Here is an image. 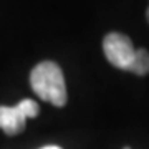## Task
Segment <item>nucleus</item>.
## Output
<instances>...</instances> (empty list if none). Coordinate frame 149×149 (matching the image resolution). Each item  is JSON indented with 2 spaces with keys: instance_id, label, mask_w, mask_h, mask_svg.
Wrapping results in <instances>:
<instances>
[{
  "instance_id": "f257e3e1",
  "label": "nucleus",
  "mask_w": 149,
  "mask_h": 149,
  "mask_svg": "<svg viewBox=\"0 0 149 149\" xmlns=\"http://www.w3.org/2000/svg\"><path fill=\"white\" fill-rule=\"evenodd\" d=\"M30 85L35 95L53 106H65L68 100L63 71L55 61H42L30 73Z\"/></svg>"
},
{
  "instance_id": "f03ea898",
  "label": "nucleus",
  "mask_w": 149,
  "mask_h": 149,
  "mask_svg": "<svg viewBox=\"0 0 149 149\" xmlns=\"http://www.w3.org/2000/svg\"><path fill=\"white\" fill-rule=\"evenodd\" d=\"M136 50L131 38L126 37L124 33L111 32L108 33L103 40V52L106 55L108 61L119 70L131 71L136 58Z\"/></svg>"
},
{
  "instance_id": "7ed1b4c3",
  "label": "nucleus",
  "mask_w": 149,
  "mask_h": 149,
  "mask_svg": "<svg viewBox=\"0 0 149 149\" xmlns=\"http://www.w3.org/2000/svg\"><path fill=\"white\" fill-rule=\"evenodd\" d=\"M40 106L33 100H22L15 106H0V129L7 136H17L23 133L25 121L28 118H37Z\"/></svg>"
},
{
  "instance_id": "20e7f679",
  "label": "nucleus",
  "mask_w": 149,
  "mask_h": 149,
  "mask_svg": "<svg viewBox=\"0 0 149 149\" xmlns=\"http://www.w3.org/2000/svg\"><path fill=\"white\" fill-rule=\"evenodd\" d=\"M131 71L139 74V76H144V74L149 73V52L146 48H138L136 50V58H134Z\"/></svg>"
},
{
  "instance_id": "39448f33",
  "label": "nucleus",
  "mask_w": 149,
  "mask_h": 149,
  "mask_svg": "<svg viewBox=\"0 0 149 149\" xmlns=\"http://www.w3.org/2000/svg\"><path fill=\"white\" fill-rule=\"evenodd\" d=\"M42 149H61L60 146H45V148H42Z\"/></svg>"
},
{
  "instance_id": "423d86ee",
  "label": "nucleus",
  "mask_w": 149,
  "mask_h": 149,
  "mask_svg": "<svg viewBox=\"0 0 149 149\" xmlns=\"http://www.w3.org/2000/svg\"><path fill=\"white\" fill-rule=\"evenodd\" d=\"M146 17H148V22H149V7H148V12H146Z\"/></svg>"
},
{
  "instance_id": "0eeeda50",
  "label": "nucleus",
  "mask_w": 149,
  "mask_h": 149,
  "mask_svg": "<svg viewBox=\"0 0 149 149\" xmlns=\"http://www.w3.org/2000/svg\"><path fill=\"white\" fill-rule=\"evenodd\" d=\"M123 149H131V148H128V146H126V148H123Z\"/></svg>"
}]
</instances>
